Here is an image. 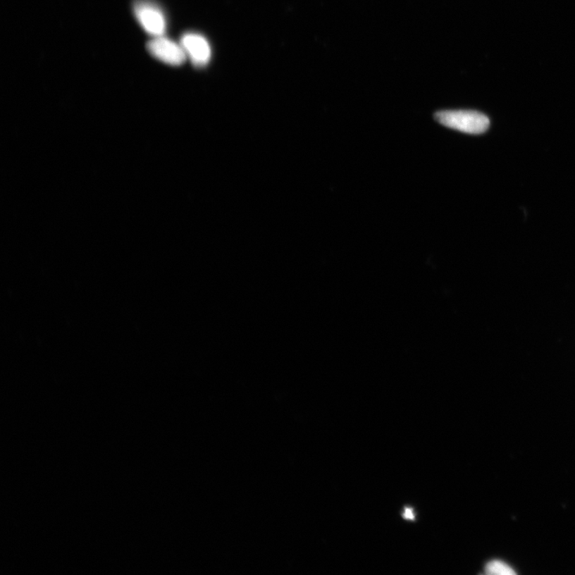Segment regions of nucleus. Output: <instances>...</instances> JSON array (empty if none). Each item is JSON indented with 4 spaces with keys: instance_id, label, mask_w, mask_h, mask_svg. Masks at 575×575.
<instances>
[{
    "instance_id": "obj_1",
    "label": "nucleus",
    "mask_w": 575,
    "mask_h": 575,
    "mask_svg": "<svg viewBox=\"0 0 575 575\" xmlns=\"http://www.w3.org/2000/svg\"><path fill=\"white\" fill-rule=\"evenodd\" d=\"M435 118L445 127L471 135L483 134L490 127L486 116L473 111H440L435 113Z\"/></svg>"
},
{
    "instance_id": "obj_2",
    "label": "nucleus",
    "mask_w": 575,
    "mask_h": 575,
    "mask_svg": "<svg viewBox=\"0 0 575 575\" xmlns=\"http://www.w3.org/2000/svg\"><path fill=\"white\" fill-rule=\"evenodd\" d=\"M135 15L145 31L154 36H163L166 32V21L163 12L147 0H139L134 5Z\"/></svg>"
},
{
    "instance_id": "obj_3",
    "label": "nucleus",
    "mask_w": 575,
    "mask_h": 575,
    "mask_svg": "<svg viewBox=\"0 0 575 575\" xmlns=\"http://www.w3.org/2000/svg\"><path fill=\"white\" fill-rule=\"evenodd\" d=\"M147 50L154 58L171 66L182 65L187 58L181 44L163 37V35L149 41Z\"/></svg>"
},
{
    "instance_id": "obj_4",
    "label": "nucleus",
    "mask_w": 575,
    "mask_h": 575,
    "mask_svg": "<svg viewBox=\"0 0 575 575\" xmlns=\"http://www.w3.org/2000/svg\"><path fill=\"white\" fill-rule=\"evenodd\" d=\"M181 45L196 67H205L211 60V46L202 35L196 33L185 34L181 39Z\"/></svg>"
},
{
    "instance_id": "obj_5",
    "label": "nucleus",
    "mask_w": 575,
    "mask_h": 575,
    "mask_svg": "<svg viewBox=\"0 0 575 575\" xmlns=\"http://www.w3.org/2000/svg\"><path fill=\"white\" fill-rule=\"evenodd\" d=\"M486 573L491 575H514L515 572L511 567L501 561H493L486 566Z\"/></svg>"
},
{
    "instance_id": "obj_6",
    "label": "nucleus",
    "mask_w": 575,
    "mask_h": 575,
    "mask_svg": "<svg viewBox=\"0 0 575 575\" xmlns=\"http://www.w3.org/2000/svg\"><path fill=\"white\" fill-rule=\"evenodd\" d=\"M404 519H410V520L414 519V518H415L414 514H413V511L412 510L411 508H406L405 509V511H404Z\"/></svg>"
}]
</instances>
